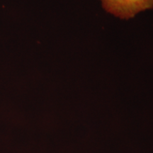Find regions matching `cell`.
Instances as JSON below:
<instances>
[{
	"label": "cell",
	"instance_id": "6da1fadb",
	"mask_svg": "<svg viewBox=\"0 0 153 153\" xmlns=\"http://www.w3.org/2000/svg\"><path fill=\"white\" fill-rule=\"evenodd\" d=\"M106 11L121 19L133 18L153 8V0H99Z\"/></svg>",
	"mask_w": 153,
	"mask_h": 153
}]
</instances>
